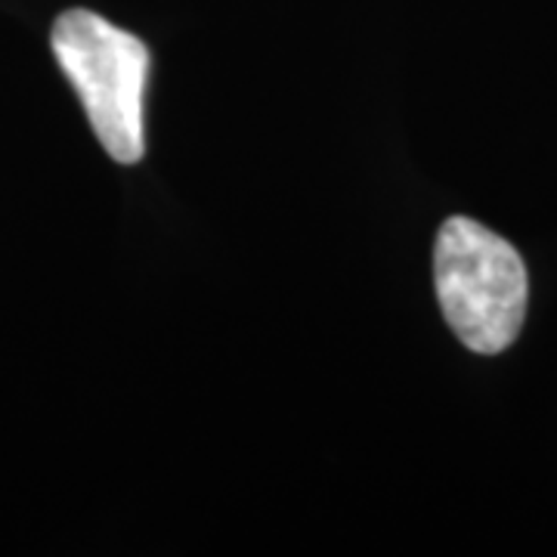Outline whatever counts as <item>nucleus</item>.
Listing matches in <instances>:
<instances>
[{
	"mask_svg": "<svg viewBox=\"0 0 557 557\" xmlns=\"http://www.w3.org/2000/svg\"><path fill=\"white\" fill-rule=\"evenodd\" d=\"M440 310L474 354H502L518 341L530 278L518 248L471 218H449L434 248Z\"/></svg>",
	"mask_w": 557,
	"mask_h": 557,
	"instance_id": "nucleus-1",
	"label": "nucleus"
},
{
	"mask_svg": "<svg viewBox=\"0 0 557 557\" xmlns=\"http://www.w3.org/2000/svg\"><path fill=\"white\" fill-rule=\"evenodd\" d=\"M53 57L75 87L94 134L119 164L146 152L143 94L149 78L146 44L90 10H69L53 25Z\"/></svg>",
	"mask_w": 557,
	"mask_h": 557,
	"instance_id": "nucleus-2",
	"label": "nucleus"
}]
</instances>
